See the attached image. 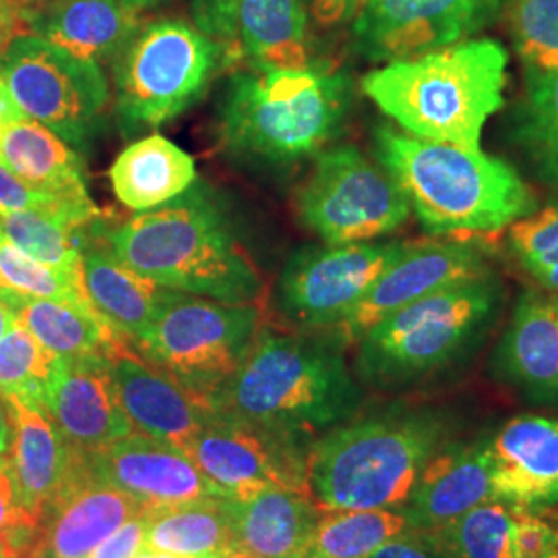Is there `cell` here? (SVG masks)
Returning a JSON list of instances; mask_svg holds the SVG:
<instances>
[{
    "label": "cell",
    "instance_id": "836d02e7",
    "mask_svg": "<svg viewBox=\"0 0 558 558\" xmlns=\"http://www.w3.org/2000/svg\"><path fill=\"white\" fill-rule=\"evenodd\" d=\"M426 536L445 558H513V507L500 499L482 502Z\"/></svg>",
    "mask_w": 558,
    "mask_h": 558
},
{
    "label": "cell",
    "instance_id": "cb8c5ba5",
    "mask_svg": "<svg viewBox=\"0 0 558 558\" xmlns=\"http://www.w3.org/2000/svg\"><path fill=\"white\" fill-rule=\"evenodd\" d=\"M230 505L240 550L257 558H306L323 513L308 490L271 486Z\"/></svg>",
    "mask_w": 558,
    "mask_h": 558
},
{
    "label": "cell",
    "instance_id": "681fc988",
    "mask_svg": "<svg viewBox=\"0 0 558 558\" xmlns=\"http://www.w3.org/2000/svg\"><path fill=\"white\" fill-rule=\"evenodd\" d=\"M17 323V317H15V313L7 306V302L0 299V338L13 327Z\"/></svg>",
    "mask_w": 558,
    "mask_h": 558
},
{
    "label": "cell",
    "instance_id": "c3c4849f",
    "mask_svg": "<svg viewBox=\"0 0 558 558\" xmlns=\"http://www.w3.org/2000/svg\"><path fill=\"white\" fill-rule=\"evenodd\" d=\"M13 447V416L7 399L0 396V456H11Z\"/></svg>",
    "mask_w": 558,
    "mask_h": 558
},
{
    "label": "cell",
    "instance_id": "52a82bcc",
    "mask_svg": "<svg viewBox=\"0 0 558 558\" xmlns=\"http://www.w3.org/2000/svg\"><path fill=\"white\" fill-rule=\"evenodd\" d=\"M500 302V286L486 274L387 315L356 341L360 380L393 389L456 364L486 336Z\"/></svg>",
    "mask_w": 558,
    "mask_h": 558
},
{
    "label": "cell",
    "instance_id": "91938a15",
    "mask_svg": "<svg viewBox=\"0 0 558 558\" xmlns=\"http://www.w3.org/2000/svg\"><path fill=\"white\" fill-rule=\"evenodd\" d=\"M546 558H558V555H553V557H546Z\"/></svg>",
    "mask_w": 558,
    "mask_h": 558
},
{
    "label": "cell",
    "instance_id": "e575fe53",
    "mask_svg": "<svg viewBox=\"0 0 558 558\" xmlns=\"http://www.w3.org/2000/svg\"><path fill=\"white\" fill-rule=\"evenodd\" d=\"M518 131L539 177L558 186V69L527 73Z\"/></svg>",
    "mask_w": 558,
    "mask_h": 558
},
{
    "label": "cell",
    "instance_id": "7bdbcfd3",
    "mask_svg": "<svg viewBox=\"0 0 558 558\" xmlns=\"http://www.w3.org/2000/svg\"><path fill=\"white\" fill-rule=\"evenodd\" d=\"M239 0H193V17L201 32L220 41L228 50V60L236 59L234 52V17Z\"/></svg>",
    "mask_w": 558,
    "mask_h": 558
},
{
    "label": "cell",
    "instance_id": "7dc6e473",
    "mask_svg": "<svg viewBox=\"0 0 558 558\" xmlns=\"http://www.w3.org/2000/svg\"><path fill=\"white\" fill-rule=\"evenodd\" d=\"M21 34H29V11L13 0H0V57Z\"/></svg>",
    "mask_w": 558,
    "mask_h": 558
},
{
    "label": "cell",
    "instance_id": "9f6ffc18",
    "mask_svg": "<svg viewBox=\"0 0 558 558\" xmlns=\"http://www.w3.org/2000/svg\"><path fill=\"white\" fill-rule=\"evenodd\" d=\"M0 292H7V286H4V281L0 278Z\"/></svg>",
    "mask_w": 558,
    "mask_h": 558
},
{
    "label": "cell",
    "instance_id": "ba28073f",
    "mask_svg": "<svg viewBox=\"0 0 558 558\" xmlns=\"http://www.w3.org/2000/svg\"><path fill=\"white\" fill-rule=\"evenodd\" d=\"M114 62L117 117L126 133L158 129L207 92L228 50L197 25L158 20L141 25Z\"/></svg>",
    "mask_w": 558,
    "mask_h": 558
},
{
    "label": "cell",
    "instance_id": "5bb4252c",
    "mask_svg": "<svg viewBox=\"0 0 558 558\" xmlns=\"http://www.w3.org/2000/svg\"><path fill=\"white\" fill-rule=\"evenodd\" d=\"M186 453L223 499H246L263 488H306L308 447L271 437L253 426L214 414Z\"/></svg>",
    "mask_w": 558,
    "mask_h": 558
},
{
    "label": "cell",
    "instance_id": "9c48e42d",
    "mask_svg": "<svg viewBox=\"0 0 558 558\" xmlns=\"http://www.w3.org/2000/svg\"><path fill=\"white\" fill-rule=\"evenodd\" d=\"M263 327L257 304L177 292L131 348L207 405L234 377Z\"/></svg>",
    "mask_w": 558,
    "mask_h": 558
},
{
    "label": "cell",
    "instance_id": "7402d4cb",
    "mask_svg": "<svg viewBox=\"0 0 558 558\" xmlns=\"http://www.w3.org/2000/svg\"><path fill=\"white\" fill-rule=\"evenodd\" d=\"M495 373L536 403H558V296H519L495 352Z\"/></svg>",
    "mask_w": 558,
    "mask_h": 558
},
{
    "label": "cell",
    "instance_id": "6da1fadb",
    "mask_svg": "<svg viewBox=\"0 0 558 558\" xmlns=\"http://www.w3.org/2000/svg\"><path fill=\"white\" fill-rule=\"evenodd\" d=\"M345 345L333 331L260 329L248 356L207 408L221 418L311 447L362 403Z\"/></svg>",
    "mask_w": 558,
    "mask_h": 558
},
{
    "label": "cell",
    "instance_id": "7c38bea8",
    "mask_svg": "<svg viewBox=\"0 0 558 558\" xmlns=\"http://www.w3.org/2000/svg\"><path fill=\"white\" fill-rule=\"evenodd\" d=\"M405 248L393 240L300 248L276 286L279 315L296 331L336 329Z\"/></svg>",
    "mask_w": 558,
    "mask_h": 558
},
{
    "label": "cell",
    "instance_id": "11a10c76",
    "mask_svg": "<svg viewBox=\"0 0 558 558\" xmlns=\"http://www.w3.org/2000/svg\"><path fill=\"white\" fill-rule=\"evenodd\" d=\"M9 100V94H7V87H4V81L0 77V101Z\"/></svg>",
    "mask_w": 558,
    "mask_h": 558
},
{
    "label": "cell",
    "instance_id": "7a4b0ae2",
    "mask_svg": "<svg viewBox=\"0 0 558 558\" xmlns=\"http://www.w3.org/2000/svg\"><path fill=\"white\" fill-rule=\"evenodd\" d=\"M108 248L168 290L228 304H257L263 279L220 195L197 180L151 211L106 228Z\"/></svg>",
    "mask_w": 558,
    "mask_h": 558
},
{
    "label": "cell",
    "instance_id": "b9f144b4",
    "mask_svg": "<svg viewBox=\"0 0 558 558\" xmlns=\"http://www.w3.org/2000/svg\"><path fill=\"white\" fill-rule=\"evenodd\" d=\"M94 201L62 199L57 195L40 193L17 179L0 163V216L13 211H54L66 207H87Z\"/></svg>",
    "mask_w": 558,
    "mask_h": 558
},
{
    "label": "cell",
    "instance_id": "8fae6325",
    "mask_svg": "<svg viewBox=\"0 0 558 558\" xmlns=\"http://www.w3.org/2000/svg\"><path fill=\"white\" fill-rule=\"evenodd\" d=\"M296 209L300 221L331 246L383 239L412 214L396 179L352 145L320 151Z\"/></svg>",
    "mask_w": 558,
    "mask_h": 558
},
{
    "label": "cell",
    "instance_id": "8992f818",
    "mask_svg": "<svg viewBox=\"0 0 558 558\" xmlns=\"http://www.w3.org/2000/svg\"><path fill=\"white\" fill-rule=\"evenodd\" d=\"M350 101L352 81L327 66L242 71L221 101V145L255 166L311 158L338 135Z\"/></svg>",
    "mask_w": 558,
    "mask_h": 558
},
{
    "label": "cell",
    "instance_id": "d6a6232c",
    "mask_svg": "<svg viewBox=\"0 0 558 558\" xmlns=\"http://www.w3.org/2000/svg\"><path fill=\"white\" fill-rule=\"evenodd\" d=\"M408 530L399 509L323 511L306 558H368Z\"/></svg>",
    "mask_w": 558,
    "mask_h": 558
},
{
    "label": "cell",
    "instance_id": "6f0895ef",
    "mask_svg": "<svg viewBox=\"0 0 558 558\" xmlns=\"http://www.w3.org/2000/svg\"><path fill=\"white\" fill-rule=\"evenodd\" d=\"M158 555V558H179V557H170V555H160V553H156Z\"/></svg>",
    "mask_w": 558,
    "mask_h": 558
},
{
    "label": "cell",
    "instance_id": "ffe728a7",
    "mask_svg": "<svg viewBox=\"0 0 558 558\" xmlns=\"http://www.w3.org/2000/svg\"><path fill=\"white\" fill-rule=\"evenodd\" d=\"M495 497L513 507L558 505V418L523 414L488 439Z\"/></svg>",
    "mask_w": 558,
    "mask_h": 558
},
{
    "label": "cell",
    "instance_id": "83f0119b",
    "mask_svg": "<svg viewBox=\"0 0 558 558\" xmlns=\"http://www.w3.org/2000/svg\"><path fill=\"white\" fill-rule=\"evenodd\" d=\"M0 163L40 193L92 199L80 156L50 129L21 112L0 129Z\"/></svg>",
    "mask_w": 558,
    "mask_h": 558
},
{
    "label": "cell",
    "instance_id": "bcb514c9",
    "mask_svg": "<svg viewBox=\"0 0 558 558\" xmlns=\"http://www.w3.org/2000/svg\"><path fill=\"white\" fill-rule=\"evenodd\" d=\"M306 4L320 27H336L356 17L362 0H306Z\"/></svg>",
    "mask_w": 558,
    "mask_h": 558
},
{
    "label": "cell",
    "instance_id": "60d3db41",
    "mask_svg": "<svg viewBox=\"0 0 558 558\" xmlns=\"http://www.w3.org/2000/svg\"><path fill=\"white\" fill-rule=\"evenodd\" d=\"M546 509L513 507V558L558 555V518L546 515Z\"/></svg>",
    "mask_w": 558,
    "mask_h": 558
},
{
    "label": "cell",
    "instance_id": "1f68e13d",
    "mask_svg": "<svg viewBox=\"0 0 558 558\" xmlns=\"http://www.w3.org/2000/svg\"><path fill=\"white\" fill-rule=\"evenodd\" d=\"M145 550L179 558H226L239 550L230 499L191 500L147 511Z\"/></svg>",
    "mask_w": 558,
    "mask_h": 558
},
{
    "label": "cell",
    "instance_id": "f35d334b",
    "mask_svg": "<svg viewBox=\"0 0 558 558\" xmlns=\"http://www.w3.org/2000/svg\"><path fill=\"white\" fill-rule=\"evenodd\" d=\"M509 15L527 73L558 69V0H509Z\"/></svg>",
    "mask_w": 558,
    "mask_h": 558
},
{
    "label": "cell",
    "instance_id": "4fadbf2b",
    "mask_svg": "<svg viewBox=\"0 0 558 558\" xmlns=\"http://www.w3.org/2000/svg\"><path fill=\"white\" fill-rule=\"evenodd\" d=\"M509 0H362L352 40L371 62L414 59L472 40Z\"/></svg>",
    "mask_w": 558,
    "mask_h": 558
},
{
    "label": "cell",
    "instance_id": "f6af8a7d",
    "mask_svg": "<svg viewBox=\"0 0 558 558\" xmlns=\"http://www.w3.org/2000/svg\"><path fill=\"white\" fill-rule=\"evenodd\" d=\"M368 558H445L439 548L433 544V539L426 534L408 530L399 534L387 544H383L379 550H375Z\"/></svg>",
    "mask_w": 558,
    "mask_h": 558
},
{
    "label": "cell",
    "instance_id": "f907efd6",
    "mask_svg": "<svg viewBox=\"0 0 558 558\" xmlns=\"http://www.w3.org/2000/svg\"><path fill=\"white\" fill-rule=\"evenodd\" d=\"M17 114H20V110L15 108V104L11 101V98L0 101V129L4 126V122H9V120L17 117Z\"/></svg>",
    "mask_w": 558,
    "mask_h": 558
},
{
    "label": "cell",
    "instance_id": "9a60e30c",
    "mask_svg": "<svg viewBox=\"0 0 558 558\" xmlns=\"http://www.w3.org/2000/svg\"><path fill=\"white\" fill-rule=\"evenodd\" d=\"M486 274L482 253L468 240L408 244V248L375 281L368 294L360 300L359 306L331 331L348 348L375 323L399 308Z\"/></svg>",
    "mask_w": 558,
    "mask_h": 558
},
{
    "label": "cell",
    "instance_id": "ee69618b",
    "mask_svg": "<svg viewBox=\"0 0 558 558\" xmlns=\"http://www.w3.org/2000/svg\"><path fill=\"white\" fill-rule=\"evenodd\" d=\"M147 538V511L126 521L112 536L101 542L100 546L87 558H133L145 553Z\"/></svg>",
    "mask_w": 558,
    "mask_h": 558
},
{
    "label": "cell",
    "instance_id": "d4e9b609",
    "mask_svg": "<svg viewBox=\"0 0 558 558\" xmlns=\"http://www.w3.org/2000/svg\"><path fill=\"white\" fill-rule=\"evenodd\" d=\"M101 236L92 240L83 253L85 292L94 311L131 345L158 319L177 290L141 276L120 260L108 244L98 242Z\"/></svg>",
    "mask_w": 558,
    "mask_h": 558
},
{
    "label": "cell",
    "instance_id": "f546056e",
    "mask_svg": "<svg viewBox=\"0 0 558 558\" xmlns=\"http://www.w3.org/2000/svg\"><path fill=\"white\" fill-rule=\"evenodd\" d=\"M110 182L124 207L143 214L186 193L197 182V168L177 143L149 135L120 151L110 168Z\"/></svg>",
    "mask_w": 558,
    "mask_h": 558
},
{
    "label": "cell",
    "instance_id": "db71d44e",
    "mask_svg": "<svg viewBox=\"0 0 558 558\" xmlns=\"http://www.w3.org/2000/svg\"><path fill=\"white\" fill-rule=\"evenodd\" d=\"M226 558H257V557H253V555H248V553H244V550H234V553H232V555H228V557Z\"/></svg>",
    "mask_w": 558,
    "mask_h": 558
},
{
    "label": "cell",
    "instance_id": "4316f807",
    "mask_svg": "<svg viewBox=\"0 0 558 558\" xmlns=\"http://www.w3.org/2000/svg\"><path fill=\"white\" fill-rule=\"evenodd\" d=\"M234 52L259 71L308 66L306 0H239Z\"/></svg>",
    "mask_w": 558,
    "mask_h": 558
},
{
    "label": "cell",
    "instance_id": "f1b7e54d",
    "mask_svg": "<svg viewBox=\"0 0 558 558\" xmlns=\"http://www.w3.org/2000/svg\"><path fill=\"white\" fill-rule=\"evenodd\" d=\"M23 327L64 360L114 359L126 341L101 319L92 306L62 300L29 299L17 292H0Z\"/></svg>",
    "mask_w": 558,
    "mask_h": 558
},
{
    "label": "cell",
    "instance_id": "d6986e66",
    "mask_svg": "<svg viewBox=\"0 0 558 558\" xmlns=\"http://www.w3.org/2000/svg\"><path fill=\"white\" fill-rule=\"evenodd\" d=\"M497 499L490 480L488 439L445 442L428 459L405 505L410 530L435 534L482 502Z\"/></svg>",
    "mask_w": 558,
    "mask_h": 558
},
{
    "label": "cell",
    "instance_id": "ab89813d",
    "mask_svg": "<svg viewBox=\"0 0 558 558\" xmlns=\"http://www.w3.org/2000/svg\"><path fill=\"white\" fill-rule=\"evenodd\" d=\"M40 539V518L27 507L11 456H0V550L7 558H32Z\"/></svg>",
    "mask_w": 558,
    "mask_h": 558
},
{
    "label": "cell",
    "instance_id": "ac0fdd59",
    "mask_svg": "<svg viewBox=\"0 0 558 558\" xmlns=\"http://www.w3.org/2000/svg\"><path fill=\"white\" fill-rule=\"evenodd\" d=\"M41 403L80 453H94L135 433L122 410L110 359H60Z\"/></svg>",
    "mask_w": 558,
    "mask_h": 558
},
{
    "label": "cell",
    "instance_id": "30bf717a",
    "mask_svg": "<svg viewBox=\"0 0 558 558\" xmlns=\"http://www.w3.org/2000/svg\"><path fill=\"white\" fill-rule=\"evenodd\" d=\"M0 77L23 117L83 147L100 133L110 87L98 62L75 59L36 34H21L0 57Z\"/></svg>",
    "mask_w": 558,
    "mask_h": 558
},
{
    "label": "cell",
    "instance_id": "d590c367",
    "mask_svg": "<svg viewBox=\"0 0 558 558\" xmlns=\"http://www.w3.org/2000/svg\"><path fill=\"white\" fill-rule=\"evenodd\" d=\"M59 362L17 319L0 338V396L41 403Z\"/></svg>",
    "mask_w": 558,
    "mask_h": 558
},
{
    "label": "cell",
    "instance_id": "f5cc1de1",
    "mask_svg": "<svg viewBox=\"0 0 558 558\" xmlns=\"http://www.w3.org/2000/svg\"><path fill=\"white\" fill-rule=\"evenodd\" d=\"M13 2H15V4H20V7H23V9H27V11H29V9L34 7V4H41V2H46V0H13Z\"/></svg>",
    "mask_w": 558,
    "mask_h": 558
},
{
    "label": "cell",
    "instance_id": "e0dca14e",
    "mask_svg": "<svg viewBox=\"0 0 558 558\" xmlns=\"http://www.w3.org/2000/svg\"><path fill=\"white\" fill-rule=\"evenodd\" d=\"M145 513L140 502L98 478L85 453L40 519L32 558H87L126 521Z\"/></svg>",
    "mask_w": 558,
    "mask_h": 558
},
{
    "label": "cell",
    "instance_id": "680465c9",
    "mask_svg": "<svg viewBox=\"0 0 558 558\" xmlns=\"http://www.w3.org/2000/svg\"><path fill=\"white\" fill-rule=\"evenodd\" d=\"M0 558H7L4 557V553H2V550H0Z\"/></svg>",
    "mask_w": 558,
    "mask_h": 558
},
{
    "label": "cell",
    "instance_id": "74e56055",
    "mask_svg": "<svg viewBox=\"0 0 558 558\" xmlns=\"http://www.w3.org/2000/svg\"><path fill=\"white\" fill-rule=\"evenodd\" d=\"M0 278L7 290L29 299L62 300L92 306L83 276L66 274L32 259L13 242L0 236ZM94 308V306H92Z\"/></svg>",
    "mask_w": 558,
    "mask_h": 558
},
{
    "label": "cell",
    "instance_id": "277c9868",
    "mask_svg": "<svg viewBox=\"0 0 558 558\" xmlns=\"http://www.w3.org/2000/svg\"><path fill=\"white\" fill-rule=\"evenodd\" d=\"M377 161L396 179L426 232L449 240L497 236L534 211L515 168L482 149L375 131Z\"/></svg>",
    "mask_w": 558,
    "mask_h": 558
},
{
    "label": "cell",
    "instance_id": "3957f363",
    "mask_svg": "<svg viewBox=\"0 0 558 558\" xmlns=\"http://www.w3.org/2000/svg\"><path fill=\"white\" fill-rule=\"evenodd\" d=\"M439 410L391 403L354 414L311 442L306 488L323 511L401 509L447 442Z\"/></svg>",
    "mask_w": 558,
    "mask_h": 558
},
{
    "label": "cell",
    "instance_id": "2e32d148",
    "mask_svg": "<svg viewBox=\"0 0 558 558\" xmlns=\"http://www.w3.org/2000/svg\"><path fill=\"white\" fill-rule=\"evenodd\" d=\"M85 459L98 478L140 502L145 511L211 497L223 499L184 449L141 433L85 453Z\"/></svg>",
    "mask_w": 558,
    "mask_h": 558
},
{
    "label": "cell",
    "instance_id": "603a6c76",
    "mask_svg": "<svg viewBox=\"0 0 558 558\" xmlns=\"http://www.w3.org/2000/svg\"><path fill=\"white\" fill-rule=\"evenodd\" d=\"M29 9V34L71 57L89 62L114 60L141 29L140 9L120 0H46Z\"/></svg>",
    "mask_w": 558,
    "mask_h": 558
},
{
    "label": "cell",
    "instance_id": "5b68a950",
    "mask_svg": "<svg viewBox=\"0 0 558 558\" xmlns=\"http://www.w3.org/2000/svg\"><path fill=\"white\" fill-rule=\"evenodd\" d=\"M507 62L499 41H459L383 64L362 92L408 135L482 149V131L505 104Z\"/></svg>",
    "mask_w": 558,
    "mask_h": 558
},
{
    "label": "cell",
    "instance_id": "816d5d0a",
    "mask_svg": "<svg viewBox=\"0 0 558 558\" xmlns=\"http://www.w3.org/2000/svg\"><path fill=\"white\" fill-rule=\"evenodd\" d=\"M120 2H124V4H129V7H135V9H143V7L158 4L161 0H120Z\"/></svg>",
    "mask_w": 558,
    "mask_h": 558
},
{
    "label": "cell",
    "instance_id": "484cf974",
    "mask_svg": "<svg viewBox=\"0 0 558 558\" xmlns=\"http://www.w3.org/2000/svg\"><path fill=\"white\" fill-rule=\"evenodd\" d=\"M13 416L11 461L27 507L41 513L71 476L80 451H75L40 401L4 398Z\"/></svg>",
    "mask_w": 558,
    "mask_h": 558
},
{
    "label": "cell",
    "instance_id": "8d00e7d4",
    "mask_svg": "<svg viewBox=\"0 0 558 558\" xmlns=\"http://www.w3.org/2000/svg\"><path fill=\"white\" fill-rule=\"evenodd\" d=\"M509 248L542 290L558 296V199L509 228Z\"/></svg>",
    "mask_w": 558,
    "mask_h": 558
},
{
    "label": "cell",
    "instance_id": "44dd1931",
    "mask_svg": "<svg viewBox=\"0 0 558 558\" xmlns=\"http://www.w3.org/2000/svg\"><path fill=\"white\" fill-rule=\"evenodd\" d=\"M120 403L133 430L189 449L214 412L126 343L112 359Z\"/></svg>",
    "mask_w": 558,
    "mask_h": 558
},
{
    "label": "cell",
    "instance_id": "4dcf8cb0",
    "mask_svg": "<svg viewBox=\"0 0 558 558\" xmlns=\"http://www.w3.org/2000/svg\"><path fill=\"white\" fill-rule=\"evenodd\" d=\"M104 230L106 223L96 205L0 216L2 239L13 242L32 259L75 276H83V253Z\"/></svg>",
    "mask_w": 558,
    "mask_h": 558
}]
</instances>
